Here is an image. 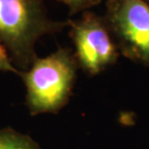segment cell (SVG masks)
Masks as SVG:
<instances>
[{"instance_id":"obj_6","label":"cell","mask_w":149,"mask_h":149,"mask_svg":"<svg viewBox=\"0 0 149 149\" xmlns=\"http://www.w3.org/2000/svg\"><path fill=\"white\" fill-rule=\"evenodd\" d=\"M68 7L71 15L79 12H85L89 8L100 4L102 0H58Z\"/></svg>"},{"instance_id":"obj_2","label":"cell","mask_w":149,"mask_h":149,"mask_svg":"<svg viewBox=\"0 0 149 149\" xmlns=\"http://www.w3.org/2000/svg\"><path fill=\"white\" fill-rule=\"evenodd\" d=\"M77 66L74 53L60 47L46 57H38L19 74L26 88V106L31 115L56 113L68 103Z\"/></svg>"},{"instance_id":"obj_5","label":"cell","mask_w":149,"mask_h":149,"mask_svg":"<svg viewBox=\"0 0 149 149\" xmlns=\"http://www.w3.org/2000/svg\"><path fill=\"white\" fill-rule=\"evenodd\" d=\"M0 149H41L30 136L12 128L0 129Z\"/></svg>"},{"instance_id":"obj_1","label":"cell","mask_w":149,"mask_h":149,"mask_svg":"<svg viewBox=\"0 0 149 149\" xmlns=\"http://www.w3.org/2000/svg\"><path fill=\"white\" fill-rule=\"evenodd\" d=\"M68 25V20L50 19L44 0H0V42L20 72L37 58L35 47L39 39Z\"/></svg>"},{"instance_id":"obj_3","label":"cell","mask_w":149,"mask_h":149,"mask_svg":"<svg viewBox=\"0 0 149 149\" xmlns=\"http://www.w3.org/2000/svg\"><path fill=\"white\" fill-rule=\"evenodd\" d=\"M106 22L118 49L149 67V5L146 0H108Z\"/></svg>"},{"instance_id":"obj_4","label":"cell","mask_w":149,"mask_h":149,"mask_svg":"<svg viewBox=\"0 0 149 149\" xmlns=\"http://www.w3.org/2000/svg\"><path fill=\"white\" fill-rule=\"evenodd\" d=\"M68 22L74 55L80 69L96 76L115 63L119 49L105 17L85 11L79 19Z\"/></svg>"},{"instance_id":"obj_7","label":"cell","mask_w":149,"mask_h":149,"mask_svg":"<svg viewBox=\"0 0 149 149\" xmlns=\"http://www.w3.org/2000/svg\"><path fill=\"white\" fill-rule=\"evenodd\" d=\"M0 72L13 73L17 74V76H19L20 74V71L17 70L16 66L13 64L7 50L1 42H0Z\"/></svg>"}]
</instances>
